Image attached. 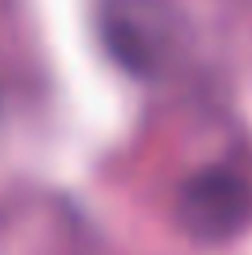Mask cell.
<instances>
[{
    "mask_svg": "<svg viewBox=\"0 0 252 255\" xmlns=\"http://www.w3.org/2000/svg\"><path fill=\"white\" fill-rule=\"evenodd\" d=\"M100 37L119 67L152 78L178 56L182 19L171 0H104Z\"/></svg>",
    "mask_w": 252,
    "mask_h": 255,
    "instance_id": "obj_1",
    "label": "cell"
},
{
    "mask_svg": "<svg viewBox=\"0 0 252 255\" xmlns=\"http://www.w3.org/2000/svg\"><path fill=\"white\" fill-rule=\"evenodd\" d=\"M175 218L182 230L201 244L230 241L234 233L245 230V222L252 218V189L230 166L197 170L178 189Z\"/></svg>",
    "mask_w": 252,
    "mask_h": 255,
    "instance_id": "obj_2",
    "label": "cell"
}]
</instances>
